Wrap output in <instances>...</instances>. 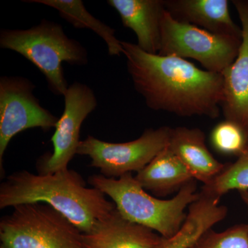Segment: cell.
<instances>
[{"label": "cell", "mask_w": 248, "mask_h": 248, "mask_svg": "<svg viewBox=\"0 0 248 248\" xmlns=\"http://www.w3.org/2000/svg\"><path fill=\"white\" fill-rule=\"evenodd\" d=\"M241 39L218 35L200 27L179 22L166 11L161 22L160 55L192 59L206 71L222 73L239 54Z\"/></svg>", "instance_id": "8992f818"}, {"label": "cell", "mask_w": 248, "mask_h": 248, "mask_svg": "<svg viewBox=\"0 0 248 248\" xmlns=\"http://www.w3.org/2000/svg\"><path fill=\"white\" fill-rule=\"evenodd\" d=\"M242 29L239 54L222 73L221 111L225 120L237 124L248 138V0H233Z\"/></svg>", "instance_id": "30bf717a"}, {"label": "cell", "mask_w": 248, "mask_h": 248, "mask_svg": "<svg viewBox=\"0 0 248 248\" xmlns=\"http://www.w3.org/2000/svg\"><path fill=\"white\" fill-rule=\"evenodd\" d=\"M57 10L59 15L77 29H88L95 32L107 44L110 55L124 54L121 41L116 37L115 31L90 14L81 0H28Z\"/></svg>", "instance_id": "e0dca14e"}, {"label": "cell", "mask_w": 248, "mask_h": 248, "mask_svg": "<svg viewBox=\"0 0 248 248\" xmlns=\"http://www.w3.org/2000/svg\"><path fill=\"white\" fill-rule=\"evenodd\" d=\"M171 128L161 126L145 130L137 139L124 143H111L89 136L80 141L78 155L91 158V166L108 178H119L140 172L160 152L169 146Z\"/></svg>", "instance_id": "52a82bcc"}, {"label": "cell", "mask_w": 248, "mask_h": 248, "mask_svg": "<svg viewBox=\"0 0 248 248\" xmlns=\"http://www.w3.org/2000/svg\"><path fill=\"white\" fill-rule=\"evenodd\" d=\"M220 200L200 192L198 200L189 206L182 229L172 237L162 238L153 248H190L201 235L226 218L228 208L220 205Z\"/></svg>", "instance_id": "2e32d148"}, {"label": "cell", "mask_w": 248, "mask_h": 248, "mask_svg": "<svg viewBox=\"0 0 248 248\" xmlns=\"http://www.w3.org/2000/svg\"><path fill=\"white\" fill-rule=\"evenodd\" d=\"M0 46L13 50L27 59L45 76L49 89L64 96L68 86L62 63L87 64L88 53L79 42L70 38L61 24L48 19L26 30L3 29Z\"/></svg>", "instance_id": "277c9868"}, {"label": "cell", "mask_w": 248, "mask_h": 248, "mask_svg": "<svg viewBox=\"0 0 248 248\" xmlns=\"http://www.w3.org/2000/svg\"><path fill=\"white\" fill-rule=\"evenodd\" d=\"M210 141L218 153L238 157L247 148L248 138L239 125L225 120L213 129Z\"/></svg>", "instance_id": "d6986e66"}, {"label": "cell", "mask_w": 248, "mask_h": 248, "mask_svg": "<svg viewBox=\"0 0 248 248\" xmlns=\"http://www.w3.org/2000/svg\"><path fill=\"white\" fill-rule=\"evenodd\" d=\"M135 179L147 192L158 198L177 193L184 186L195 181L169 146L137 173Z\"/></svg>", "instance_id": "9a60e30c"}, {"label": "cell", "mask_w": 248, "mask_h": 248, "mask_svg": "<svg viewBox=\"0 0 248 248\" xmlns=\"http://www.w3.org/2000/svg\"><path fill=\"white\" fill-rule=\"evenodd\" d=\"M90 185L110 197L125 219L169 239L182 229L187 218L186 209L198 200L195 180L182 187L174 197L162 200L148 193L132 173L119 178L93 174Z\"/></svg>", "instance_id": "3957f363"}, {"label": "cell", "mask_w": 248, "mask_h": 248, "mask_svg": "<svg viewBox=\"0 0 248 248\" xmlns=\"http://www.w3.org/2000/svg\"><path fill=\"white\" fill-rule=\"evenodd\" d=\"M35 203L50 205L82 233L91 231L116 208L103 192L87 187L81 174L69 169L50 174L17 171L0 185V209Z\"/></svg>", "instance_id": "7a4b0ae2"}, {"label": "cell", "mask_w": 248, "mask_h": 248, "mask_svg": "<svg viewBox=\"0 0 248 248\" xmlns=\"http://www.w3.org/2000/svg\"><path fill=\"white\" fill-rule=\"evenodd\" d=\"M174 19L218 35L242 38V29L231 17L228 0H164Z\"/></svg>", "instance_id": "4fadbf2b"}, {"label": "cell", "mask_w": 248, "mask_h": 248, "mask_svg": "<svg viewBox=\"0 0 248 248\" xmlns=\"http://www.w3.org/2000/svg\"><path fill=\"white\" fill-rule=\"evenodd\" d=\"M0 248H86L83 233L45 203L22 204L0 220Z\"/></svg>", "instance_id": "5b68a950"}, {"label": "cell", "mask_w": 248, "mask_h": 248, "mask_svg": "<svg viewBox=\"0 0 248 248\" xmlns=\"http://www.w3.org/2000/svg\"><path fill=\"white\" fill-rule=\"evenodd\" d=\"M189 248H248V223L234 225L221 232L211 228Z\"/></svg>", "instance_id": "ffe728a7"}, {"label": "cell", "mask_w": 248, "mask_h": 248, "mask_svg": "<svg viewBox=\"0 0 248 248\" xmlns=\"http://www.w3.org/2000/svg\"><path fill=\"white\" fill-rule=\"evenodd\" d=\"M121 44L134 87L149 108L179 117H219L221 73L200 69L185 59L147 53L137 44Z\"/></svg>", "instance_id": "6da1fadb"}, {"label": "cell", "mask_w": 248, "mask_h": 248, "mask_svg": "<svg viewBox=\"0 0 248 248\" xmlns=\"http://www.w3.org/2000/svg\"><path fill=\"white\" fill-rule=\"evenodd\" d=\"M233 190H248V145L244 153L210 184L203 186V195L221 200L222 196Z\"/></svg>", "instance_id": "ac0fdd59"}, {"label": "cell", "mask_w": 248, "mask_h": 248, "mask_svg": "<svg viewBox=\"0 0 248 248\" xmlns=\"http://www.w3.org/2000/svg\"><path fill=\"white\" fill-rule=\"evenodd\" d=\"M107 3L120 15L124 27L135 32L141 50L159 53L166 13L164 0H108Z\"/></svg>", "instance_id": "7c38bea8"}, {"label": "cell", "mask_w": 248, "mask_h": 248, "mask_svg": "<svg viewBox=\"0 0 248 248\" xmlns=\"http://www.w3.org/2000/svg\"><path fill=\"white\" fill-rule=\"evenodd\" d=\"M35 85L18 76L0 78V170L4 172V156L11 140L28 129L48 131L59 118L40 105L33 94Z\"/></svg>", "instance_id": "ba28073f"}, {"label": "cell", "mask_w": 248, "mask_h": 248, "mask_svg": "<svg viewBox=\"0 0 248 248\" xmlns=\"http://www.w3.org/2000/svg\"><path fill=\"white\" fill-rule=\"evenodd\" d=\"M64 110L51 138L53 153H46L37 162L39 174H50L68 169L78 154L83 122L97 107V98L87 85L75 82L64 94Z\"/></svg>", "instance_id": "9c48e42d"}, {"label": "cell", "mask_w": 248, "mask_h": 248, "mask_svg": "<svg viewBox=\"0 0 248 248\" xmlns=\"http://www.w3.org/2000/svg\"><path fill=\"white\" fill-rule=\"evenodd\" d=\"M169 147L185 165L195 180L210 184L226 169L209 151L203 130L179 126L171 128Z\"/></svg>", "instance_id": "5bb4252c"}, {"label": "cell", "mask_w": 248, "mask_h": 248, "mask_svg": "<svg viewBox=\"0 0 248 248\" xmlns=\"http://www.w3.org/2000/svg\"></svg>", "instance_id": "7402d4cb"}, {"label": "cell", "mask_w": 248, "mask_h": 248, "mask_svg": "<svg viewBox=\"0 0 248 248\" xmlns=\"http://www.w3.org/2000/svg\"><path fill=\"white\" fill-rule=\"evenodd\" d=\"M239 193L241 200H242V202H244L245 205H246L248 215V190L239 191Z\"/></svg>", "instance_id": "44dd1931"}, {"label": "cell", "mask_w": 248, "mask_h": 248, "mask_svg": "<svg viewBox=\"0 0 248 248\" xmlns=\"http://www.w3.org/2000/svg\"><path fill=\"white\" fill-rule=\"evenodd\" d=\"M163 237L146 227L125 219L117 209L83 233L86 248H153Z\"/></svg>", "instance_id": "8fae6325"}]
</instances>
